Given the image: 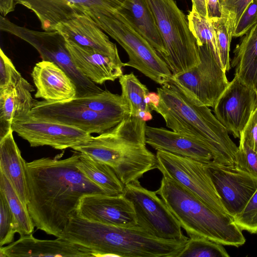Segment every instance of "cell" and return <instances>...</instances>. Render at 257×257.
Returning <instances> with one entry per match:
<instances>
[{
    "mask_svg": "<svg viewBox=\"0 0 257 257\" xmlns=\"http://www.w3.org/2000/svg\"><path fill=\"white\" fill-rule=\"evenodd\" d=\"M22 76L11 59L0 49V89L16 85Z\"/></svg>",
    "mask_w": 257,
    "mask_h": 257,
    "instance_id": "cell-38",
    "label": "cell"
},
{
    "mask_svg": "<svg viewBox=\"0 0 257 257\" xmlns=\"http://www.w3.org/2000/svg\"><path fill=\"white\" fill-rule=\"evenodd\" d=\"M119 82L121 95L127 103L130 114L137 116L141 110L152 111L145 101L149 90L133 72L122 74L119 78Z\"/></svg>",
    "mask_w": 257,
    "mask_h": 257,
    "instance_id": "cell-30",
    "label": "cell"
},
{
    "mask_svg": "<svg viewBox=\"0 0 257 257\" xmlns=\"http://www.w3.org/2000/svg\"><path fill=\"white\" fill-rule=\"evenodd\" d=\"M12 128L31 147L48 146L60 150L71 148L91 136L71 125L32 117L15 122Z\"/></svg>",
    "mask_w": 257,
    "mask_h": 257,
    "instance_id": "cell-16",
    "label": "cell"
},
{
    "mask_svg": "<svg viewBox=\"0 0 257 257\" xmlns=\"http://www.w3.org/2000/svg\"><path fill=\"white\" fill-rule=\"evenodd\" d=\"M37 88L35 97L48 102H60L76 97L75 84L55 63L43 60L37 63L31 73Z\"/></svg>",
    "mask_w": 257,
    "mask_h": 257,
    "instance_id": "cell-20",
    "label": "cell"
},
{
    "mask_svg": "<svg viewBox=\"0 0 257 257\" xmlns=\"http://www.w3.org/2000/svg\"><path fill=\"white\" fill-rule=\"evenodd\" d=\"M79 158L75 151L64 159L56 156L26 163L28 211L35 226L48 234L61 235L83 195L109 194L81 172Z\"/></svg>",
    "mask_w": 257,
    "mask_h": 257,
    "instance_id": "cell-1",
    "label": "cell"
},
{
    "mask_svg": "<svg viewBox=\"0 0 257 257\" xmlns=\"http://www.w3.org/2000/svg\"><path fill=\"white\" fill-rule=\"evenodd\" d=\"M211 22L216 35L222 68L225 72L229 71L231 68L229 52L232 34L229 31L223 19Z\"/></svg>",
    "mask_w": 257,
    "mask_h": 257,
    "instance_id": "cell-35",
    "label": "cell"
},
{
    "mask_svg": "<svg viewBox=\"0 0 257 257\" xmlns=\"http://www.w3.org/2000/svg\"><path fill=\"white\" fill-rule=\"evenodd\" d=\"M222 244L207 238L192 236L188 238L178 257H228Z\"/></svg>",
    "mask_w": 257,
    "mask_h": 257,
    "instance_id": "cell-32",
    "label": "cell"
},
{
    "mask_svg": "<svg viewBox=\"0 0 257 257\" xmlns=\"http://www.w3.org/2000/svg\"><path fill=\"white\" fill-rule=\"evenodd\" d=\"M97 25L126 52L129 60L123 67L134 68L160 85L171 78L164 59L122 14L118 11L104 16Z\"/></svg>",
    "mask_w": 257,
    "mask_h": 257,
    "instance_id": "cell-7",
    "label": "cell"
},
{
    "mask_svg": "<svg viewBox=\"0 0 257 257\" xmlns=\"http://www.w3.org/2000/svg\"><path fill=\"white\" fill-rule=\"evenodd\" d=\"M77 166L89 180L109 194L123 193L125 185L107 165L79 153Z\"/></svg>",
    "mask_w": 257,
    "mask_h": 257,
    "instance_id": "cell-27",
    "label": "cell"
},
{
    "mask_svg": "<svg viewBox=\"0 0 257 257\" xmlns=\"http://www.w3.org/2000/svg\"><path fill=\"white\" fill-rule=\"evenodd\" d=\"M1 257H92L93 251L60 237L43 240L33 233L21 236L19 239L0 248Z\"/></svg>",
    "mask_w": 257,
    "mask_h": 257,
    "instance_id": "cell-18",
    "label": "cell"
},
{
    "mask_svg": "<svg viewBox=\"0 0 257 257\" xmlns=\"http://www.w3.org/2000/svg\"><path fill=\"white\" fill-rule=\"evenodd\" d=\"M66 46L77 69L96 84L113 81L123 74L122 62L69 41L66 40Z\"/></svg>",
    "mask_w": 257,
    "mask_h": 257,
    "instance_id": "cell-21",
    "label": "cell"
},
{
    "mask_svg": "<svg viewBox=\"0 0 257 257\" xmlns=\"http://www.w3.org/2000/svg\"><path fill=\"white\" fill-rule=\"evenodd\" d=\"M204 166L228 214L240 213L257 190V178L235 165L212 161Z\"/></svg>",
    "mask_w": 257,
    "mask_h": 257,
    "instance_id": "cell-14",
    "label": "cell"
},
{
    "mask_svg": "<svg viewBox=\"0 0 257 257\" xmlns=\"http://www.w3.org/2000/svg\"><path fill=\"white\" fill-rule=\"evenodd\" d=\"M126 0H14L33 12L44 31H55L60 23L79 15L96 24L103 16L119 11Z\"/></svg>",
    "mask_w": 257,
    "mask_h": 257,
    "instance_id": "cell-10",
    "label": "cell"
},
{
    "mask_svg": "<svg viewBox=\"0 0 257 257\" xmlns=\"http://www.w3.org/2000/svg\"><path fill=\"white\" fill-rule=\"evenodd\" d=\"M84 246L94 256L178 257L187 240L161 239L138 225H112L72 214L59 236Z\"/></svg>",
    "mask_w": 257,
    "mask_h": 257,
    "instance_id": "cell-2",
    "label": "cell"
},
{
    "mask_svg": "<svg viewBox=\"0 0 257 257\" xmlns=\"http://www.w3.org/2000/svg\"><path fill=\"white\" fill-rule=\"evenodd\" d=\"M122 194L134 206L138 225L161 239H188L178 221L156 192L146 189L138 181L125 185Z\"/></svg>",
    "mask_w": 257,
    "mask_h": 257,
    "instance_id": "cell-9",
    "label": "cell"
},
{
    "mask_svg": "<svg viewBox=\"0 0 257 257\" xmlns=\"http://www.w3.org/2000/svg\"><path fill=\"white\" fill-rule=\"evenodd\" d=\"M16 5L14 0H0V13L5 17L10 12L14 11Z\"/></svg>",
    "mask_w": 257,
    "mask_h": 257,
    "instance_id": "cell-43",
    "label": "cell"
},
{
    "mask_svg": "<svg viewBox=\"0 0 257 257\" xmlns=\"http://www.w3.org/2000/svg\"><path fill=\"white\" fill-rule=\"evenodd\" d=\"M65 40L93 49L121 62L116 46L89 17L79 15L59 24L55 28Z\"/></svg>",
    "mask_w": 257,
    "mask_h": 257,
    "instance_id": "cell-19",
    "label": "cell"
},
{
    "mask_svg": "<svg viewBox=\"0 0 257 257\" xmlns=\"http://www.w3.org/2000/svg\"><path fill=\"white\" fill-rule=\"evenodd\" d=\"M156 156L157 169L164 176L180 183L216 212L229 215L205 169L204 163L163 150H158Z\"/></svg>",
    "mask_w": 257,
    "mask_h": 257,
    "instance_id": "cell-11",
    "label": "cell"
},
{
    "mask_svg": "<svg viewBox=\"0 0 257 257\" xmlns=\"http://www.w3.org/2000/svg\"><path fill=\"white\" fill-rule=\"evenodd\" d=\"M233 219L241 230L257 233V190L242 210Z\"/></svg>",
    "mask_w": 257,
    "mask_h": 257,
    "instance_id": "cell-36",
    "label": "cell"
},
{
    "mask_svg": "<svg viewBox=\"0 0 257 257\" xmlns=\"http://www.w3.org/2000/svg\"><path fill=\"white\" fill-rule=\"evenodd\" d=\"M257 23V0H253L243 14L233 33V37L244 35Z\"/></svg>",
    "mask_w": 257,
    "mask_h": 257,
    "instance_id": "cell-39",
    "label": "cell"
},
{
    "mask_svg": "<svg viewBox=\"0 0 257 257\" xmlns=\"http://www.w3.org/2000/svg\"><path fill=\"white\" fill-rule=\"evenodd\" d=\"M148 95L150 99V109L152 107H157L159 105L160 101V96L158 93L155 92H149Z\"/></svg>",
    "mask_w": 257,
    "mask_h": 257,
    "instance_id": "cell-44",
    "label": "cell"
},
{
    "mask_svg": "<svg viewBox=\"0 0 257 257\" xmlns=\"http://www.w3.org/2000/svg\"><path fill=\"white\" fill-rule=\"evenodd\" d=\"M234 165L257 178V153L241 140L235 155Z\"/></svg>",
    "mask_w": 257,
    "mask_h": 257,
    "instance_id": "cell-37",
    "label": "cell"
},
{
    "mask_svg": "<svg viewBox=\"0 0 257 257\" xmlns=\"http://www.w3.org/2000/svg\"><path fill=\"white\" fill-rule=\"evenodd\" d=\"M233 53L230 65L234 75L257 93V23L241 37Z\"/></svg>",
    "mask_w": 257,
    "mask_h": 257,
    "instance_id": "cell-26",
    "label": "cell"
},
{
    "mask_svg": "<svg viewBox=\"0 0 257 257\" xmlns=\"http://www.w3.org/2000/svg\"><path fill=\"white\" fill-rule=\"evenodd\" d=\"M146 144L153 149L190 158L207 163L213 161L212 153L202 143L164 127L146 125Z\"/></svg>",
    "mask_w": 257,
    "mask_h": 257,
    "instance_id": "cell-22",
    "label": "cell"
},
{
    "mask_svg": "<svg viewBox=\"0 0 257 257\" xmlns=\"http://www.w3.org/2000/svg\"><path fill=\"white\" fill-rule=\"evenodd\" d=\"M157 22L167 55L163 59L172 75L200 62L197 43L184 13L175 0H145Z\"/></svg>",
    "mask_w": 257,
    "mask_h": 257,
    "instance_id": "cell-6",
    "label": "cell"
},
{
    "mask_svg": "<svg viewBox=\"0 0 257 257\" xmlns=\"http://www.w3.org/2000/svg\"><path fill=\"white\" fill-rule=\"evenodd\" d=\"M17 228L14 215L8 201L0 191V245L9 244L14 241Z\"/></svg>",
    "mask_w": 257,
    "mask_h": 257,
    "instance_id": "cell-34",
    "label": "cell"
},
{
    "mask_svg": "<svg viewBox=\"0 0 257 257\" xmlns=\"http://www.w3.org/2000/svg\"><path fill=\"white\" fill-rule=\"evenodd\" d=\"M253 0H219L221 18L232 34L243 14Z\"/></svg>",
    "mask_w": 257,
    "mask_h": 257,
    "instance_id": "cell-33",
    "label": "cell"
},
{
    "mask_svg": "<svg viewBox=\"0 0 257 257\" xmlns=\"http://www.w3.org/2000/svg\"><path fill=\"white\" fill-rule=\"evenodd\" d=\"M118 12L164 59L167 51L155 17L145 0H126Z\"/></svg>",
    "mask_w": 257,
    "mask_h": 257,
    "instance_id": "cell-25",
    "label": "cell"
},
{
    "mask_svg": "<svg viewBox=\"0 0 257 257\" xmlns=\"http://www.w3.org/2000/svg\"><path fill=\"white\" fill-rule=\"evenodd\" d=\"M256 107V92L234 75L213 108L215 117L228 132L239 138Z\"/></svg>",
    "mask_w": 257,
    "mask_h": 257,
    "instance_id": "cell-15",
    "label": "cell"
},
{
    "mask_svg": "<svg viewBox=\"0 0 257 257\" xmlns=\"http://www.w3.org/2000/svg\"><path fill=\"white\" fill-rule=\"evenodd\" d=\"M146 125L130 114L109 131L91 136L71 149L110 167L124 185L138 182L157 169L156 156L146 147Z\"/></svg>",
    "mask_w": 257,
    "mask_h": 257,
    "instance_id": "cell-4",
    "label": "cell"
},
{
    "mask_svg": "<svg viewBox=\"0 0 257 257\" xmlns=\"http://www.w3.org/2000/svg\"><path fill=\"white\" fill-rule=\"evenodd\" d=\"M208 20L214 22L221 18V10L219 0H206Z\"/></svg>",
    "mask_w": 257,
    "mask_h": 257,
    "instance_id": "cell-41",
    "label": "cell"
},
{
    "mask_svg": "<svg viewBox=\"0 0 257 257\" xmlns=\"http://www.w3.org/2000/svg\"><path fill=\"white\" fill-rule=\"evenodd\" d=\"M137 116L146 122L153 118L151 111L141 110L138 113Z\"/></svg>",
    "mask_w": 257,
    "mask_h": 257,
    "instance_id": "cell-45",
    "label": "cell"
},
{
    "mask_svg": "<svg viewBox=\"0 0 257 257\" xmlns=\"http://www.w3.org/2000/svg\"><path fill=\"white\" fill-rule=\"evenodd\" d=\"M187 20L197 45H207L222 68L216 35L212 23L192 10L189 12Z\"/></svg>",
    "mask_w": 257,
    "mask_h": 257,
    "instance_id": "cell-31",
    "label": "cell"
},
{
    "mask_svg": "<svg viewBox=\"0 0 257 257\" xmlns=\"http://www.w3.org/2000/svg\"><path fill=\"white\" fill-rule=\"evenodd\" d=\"M125 117L95 112L71 100L60 102L35 100L28 116L58 122L77 127L90 134L98 135L113 128Z\"/></svg>",
    "mask_w": 257,
    "mask_h": 257,
    "instance_id": "cell-13",
    "label": "cell"
},
{
    "mask_svg": "<svg viewBox=\"0 0 257 257\" xmlns=\"http://www.w3.org/2000/svg\"><path fill=\"white\" fill-rule=\"evenodd\" d=\"M155 192L190 237H204L236 247L245 243L242 230L232 217L214 210L176 180L163 176Z\"/></svg>",
    "mask_w": 257,
    "mask_h": 257,
    "instance_id": "cell-5",
    "label": "cell"
},
{
    "mask_svg": "<svg viewBox=\"0 0 257 257\" xmlns=\"http://www.w3.org/2000/svg\"><path fill=\"white\" fill-rule=\"evenodd\" d=\"M192 10L208 19L206 0H191Z\"/></svg>",
    "mask_w": 257,
    "mask_h": 257,
    "instance_id": "cell-42",
    "label": "cell"
},
{
    "mask_svg": "<svg viewBox=\"0 0 257 257\" xmlns=\"http://www.w3.org/2000/svg\"><path fill=\"white\" fill-rule=\"evenodd\" d=\"M160 101L152 107L167 127L197 141L210 150L213 161L234 165L238 147L208 107L194 102L172 78L157 88Z\"/></svg>",
    "mask_w": 257,
    "mask_h": 257,
    "instance_id": "cell-3",
    "label": "cell"
},
{
    "mask_svg": "<svg viewBox=\"0 0 257 257\" xmlns=\"http://www.w3.org/2000/svg\"><path fill=\"white\" fill-rule=\"evenodd\" d=\"M198 46L200 62L172 78L194 102L213 107L229 82L208 46Z\"/></svg>",
    "mask_w": 257,
    "mask_h": 257,
    "instance_id": "cell-12",
    "label": "cell"
},
{
    "mask_svg": "<svg viewBox=\"0 0 257 257\" xmlns=\"http://www.w3.org/2000/svg\"><path fill=\"white\" fill-rule=\"evenodd\" d=\"M34 90L23 77L16 85L0 89V138L13 123L28 117L35 101L31 94Z\"/></svg>",
    "mask_w": 257,
    "mask_h": 257,
    "instance_id": "cell-23",
    "label": "cell"
},
{
    "mask_svg": "<svg viewBox=\"0 0 257 257\" xmlns=\"http://www.w3.org/2000/svg\"><path fill=\"white\" fill-rule=\"evenodd\" d=\"M76 214L90 221L112 225H137L134 206L122 193L85 194L79 201Z\"/></svg>",
    "mask_w": 257,
    "mask_h": 257,
    "instance_id": "cell-17",
    "label": "cell"
},
{
    "mask_svg": "<svg viewBox=\"0 0 257 257\" xmlns=\"http://www.w3.org/2000/svg\"><path fill=\"white\" fill-rule=\"evenodd\" d=\"M0 30L13 34L34 47L43 60L55 63L75 84L76 97L95 95L103 90L84 76L76 68L66 46V40L57 31L39 32L19 26L2 16Z\"/></svg>",
    "mask_w": 257,
    "mask_h": 257,
    "instance_id": "cell-8",
    "label": "cell"
},
{
    "mask_svg": "<svg viewBox=\"0 0 257 257\" xmlns=\"http://www.w3.org/2000/svg\"><path fill=\"white\" fill-rule=\"evenodd\" d=\"M0 191L5 196L14 215L17 233L21 236L33 233L35 225L25 205L5 175L0 171Z\"/></svg>",
    "mask_w": 257,
    "mask_h": 257,
    "instance_id": "cell-29",
    "label": "cell"
},
{
    "mask_svg": "<svg viewBox=\"0 0 257 257\" xmlns=\"http://www.w3.org/2000/svg\"><path fill=\"white\" fill-rule=\"evenodd\" d=\"M11 128L0 138V171L8 179L18 195L27 206L30 195L26 162L23 158Z\"/></svg>",
    "mask_w": 257,
    "mask_h": 257,
    "instance_id": "cell-24",
    "label": "cell"
},
{
    "mask_svg": "<svg viewBox=\"0 0 257 257\" xmlns=\"http://www.w3.org/2000/svg\"><path fill=\"white\" fill-rule=\"evenodd\" d=\"M239 140L245 142L257 153V107L251 113L248 122L241 133Z\"/></svg>",
    "mask_w": 257,
    "mask_h": 257,
    "instance_id": "cell-40",
    "label": "cell"
},
{
    "mask_svg": "<svg viewBox=\"0 0 257 257\" xmlns=\"http://www.w3.org/2000/svg\"><path fill=\"white\" fill-rule=\"evenodd\" d=\"M72 101L91 110L103 113L127 116L130 109L121 95L108 90L88 97H75Z\"/></svg>",
    "mask_w": 257,
    "mask_h": 257,
    "instance_id": "cell-28",
    "label": "cell"
}]
</instances>
